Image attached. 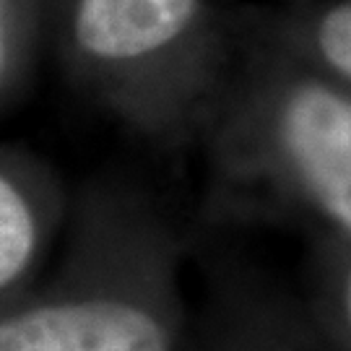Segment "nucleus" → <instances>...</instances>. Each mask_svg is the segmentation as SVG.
<instances>
[{"mask_svg": "<svg viewBox=\"0 0 351 351\" xmlns=\"http://www.w3.org/2000/svg\"><path fill=\"white\" fill-rule=\"evenodd\" d=\"M0 351H169V336L136 302L84 297L0 317Z\"/></svg>", "mask_w": 351, "mask_h": 351, "instance_id": "1", "label": "nucleus"}, {"mask_svg": "<svg viewBox=\"0 0 351 351\" xmlns=\"http://www.w3.org/2000/svg\"><path fill=\"white\" fill-rule=\"evenodd\" d=\"M281 141L313 203L351 234V101L302 86L284 104Z\"/></svg>", "mask_w": 351, "mask_h": 351, "instance_id": "2", "label": "nucleus"}, {"mask_svg": "<svg viewBox=\"0 0 351 351\" xmlns=\"http://www.w3.org/2000/svg\"><path fill=\"white\" fill-rule=\"evenodd\" d=\"M198 0H81L75 39L104 60H130L177 39Z\"/></svg>", "mask_w": 351, "mask_h": 351, "instance_id": "3", "label": "nucleus"}, {"mask_svg": "<svg viewBox=\"0 0 351 351\" xmlns=\"http://www.w3.org/2000/svg\"><path fill=\"white\" fill-rule=\"evenodd\" d=\"M37 250V219L24 193L0 175V289L26 271Z\"/></svg>", "mask_w": 351, "mask_h": 351, "instance_id": "4", "label": "nucleus"}, {"mask_svg": "<svg viewBox=\"0 0 351 351\" xmlns=\"http://www.w3.org/2000/svg\"><path fill=\"white\" fill-rule=\"evenodd\" d=\"M317 45L328 63L339 73L351 78V3L333 8L323 19L317 32Z\"/></svg>", "mask_w": 351, "mask_h": 351, "instance_id": "5", "label": "nucleus"}, {"mask_svg": "<svg viewBox=\"0 0 351 351\" xmlns=\"http://www.w3.org/2000/svg\"><path fill=\"white\" fill-rule=\"evenodd\" d=\"M346 315H349V326H351V274H349V284H346Z\"/></svg>", "mask_w": 351, "mask_h": 351, "instance_id": "6", "label": "nucleus"}]
</instances>
